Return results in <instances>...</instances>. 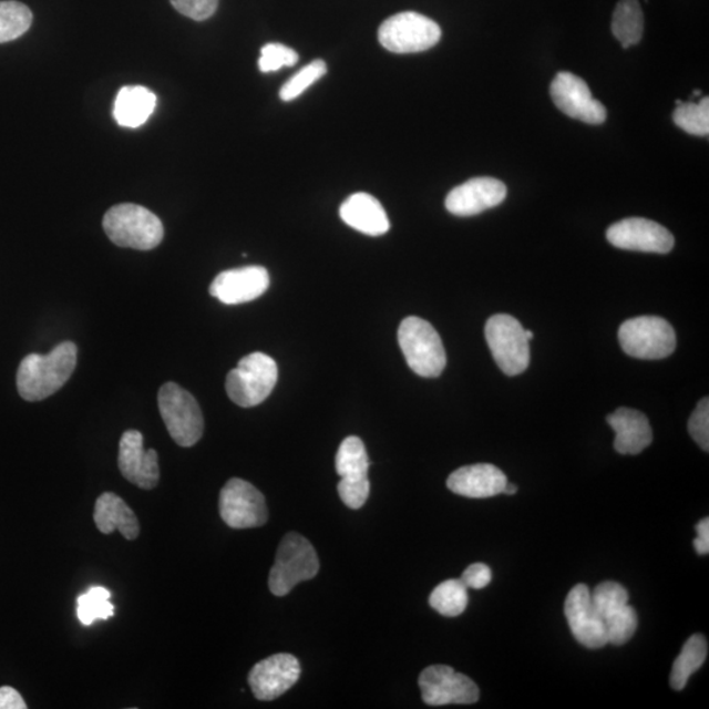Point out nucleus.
I'll use <instances>...</instances> for the list:
<instances>
[{"mask_svg": "<svg viewBox=\"0 0 709 709\" xmlns=\"http://www.w3.org/2000/svg\"><path fill=\"white\" fill-rule=\"evenodd\" d=\"M174 9L182 16L196 21L207 20L215 16L218 0H169Z\"/></svg>", "mask_w": 709, "mask_h": 709, "instance_id": "nucleus-36", "label": "nucleus"}, {"mask_svg": "<svg viewBox=\"0 0 709 709\" xmlns=\"http://www.w3.org/2000/svg\"><path fill=\"white\" fill-rule=\"evenodd\" d=\"M326 73H328V65H326L325 61L316 60L309 63V65L302 68L299 73L295 74L284 84L280 90L281 101H295L296 97H299L305 91L321 80Z\"/></svg>", "mask_w": 709, "mask_h": 709, "instance_id": "nucleus-32", "label": "nucleus"}, {"mask_svg": "<svg viewBox=\"0 0 709 709\" xmlns=\"http://www.w3.org/2000/svg\"><path fill=\"white\" fill-rule=\"evenodd\" d=\"M371 484L368 479L364 480H346L342 479L338 484V493L340 500L347 507L358 510L366 505L368 496H370Z\"/></svg>", "mask_w": 709, "mask_h": 709, "instance_id": "nucleus-34", "label": "nucleus"}, {"mask_svg": "<svg viewBox=\"0 0 709 709\" xmlns=\"http://www.w3.org/2000/svg\"><path fill=\"white\" fill-rule=\"evenodd\" d=\"M608 243L621 250L668 254L676 239L672 234L647 218L630 217L609 226Z\"/></svg>", "mask_w": 709, "mask_h": 709, "instance_id": "nucleus-14", "label": "nucleus"}, {"mask_svg": "<svg viewBox=\"0 0 709 709\" xmlns=\"http://www.w3.org/2000/svg\"><path fill=\"white\" fill-rule=\"evenodd\" d=\"M76 360L78 349L73 342H63L48 354H28L18 370L19 394L30 402L48 399L70 380Z\"/></svg>", "mask_w": 709, "mask_h": 709, "instance_id": "nucleus-1", "label": "nucleus"}, {"mask_svg": "<svg viewBox=\"0 0 709 709\" xmlns=\"http://www.w3.org/2000/svg\"><path fill=\"white\" fill-rule=\"evenodd\" d=\"M297 61H299V54L294 49L273 42L261 48L259 70L261 73H274L282 68L295 66Z\"/></svg>", "mask_w": 709, "mask_h": 709, "instance_id": "nucleus-33", "label": "nucleus"}, {"mask_svg": "<svg viewBox=\"0 0 709 709\" xmlns=\"http://www.w3.org/2000/svg\"><path fill=\"white\" fill-rule=\"evenodd\" d=\"M158 405L169 436L181 446H193L204 432V417L195 397L186 389L167 382L160 390Z\"/></svg>", "mask_w": 709, "mask_h": 709, "instance_id": "nucleus-7", "label": "nucleus"}, {"mask_svg": "<svg viewBox=\"0 0 709 709\" xmlns=\"http://www.w3.org/2000/svg\"><path fill=\"white\" fill-rule=\"evenodd\" d=\"M507 188L494 177H474L453 188L445 198V208L453 216L471 217L494 207L505 201Z\"/></svg>", "mask_w": 709, "mask_h": 709, "instance_id": "nucleus-19", "label": "nucleus"}, {"mask_svg": "<svg viewBox=\"0 0 709 709\" xmlns=\"http://www.w3.org/2000/svg\"><path fill=\"white\" fill-rule=\"evenodd\" d=\"M689 432L701 450H709V401L706 399L698 403L689 421Z\"/></svg>", "mask_w": 709, "mask_h": 709, "instance_id": "nucleus-35", "label": "nucleus"}, {"mask_svg": "<svg viewBox=\"0 0 709 709\" xmlns=\"http://www.w3.org/2000/svg\"><path fill=\"white\" fill-rule=\"evenodd\" d=\"M607 422L615 431V450L621 455H638L654 442L648 417L641 411L619 408Z\"/></svg>", "mask_w": 709, "mask_h": 709, "instance_id": "nucleus-21", "label": "nucleus"}, {"mask_svg": "<svg viewBox=\"0 0 709 709\" xmlns=\"http://www.w3.org/2000/svg\"><path fill=\"white\" fill-rule=\"evenodd\" d=\"M429 602L436 613L446 616V618H456L465 612L470 597H467V588L461 583V579H449L434 588Z\"/></svg>", "mask_w": 709, "mask_h": 709, "instance_id": "nucleus-28", "label": "nucleus"}, {"mask_svg": "<svg viewBox=\"0 0 709 709\" xmlns=\"http://www.w3.org/2000/svg\"><path fill=\"white\" fill-rule=\"evenodd\" d=\"M619 342L629 357L658 360L668 358L676 351L677 337L666 319L643 316L628 319L620 326Z\"/></svg>", "mask_w": 709, "mask_h": 709, "instance_id": "nucleus-6", "label": "nucleus"}, {"mask_svg": "<svg viewBox=\"0 0 709 709\" xmlns=\"http://www.w3.org/2000/svg\"><path fill=\"white\" fill-rule=\"evenodd\" d=\"M157 104L154 92L142 86H126L119 91L113 116L119 125L138 127L153 115Z\"/></svg>", "mask_w": 709, "mask_h": 709, "instance_id": "nucleus-24", "label": "nucleus"}, {"mask_svg": "<svg viewBox=\"0 0 709 709\" xmlns=\"http://www.w3.org/2000/svg\"><path fill=\"white\" fill-rule=\"evenodd\" d=\"M32 12L23 3L16 0L0 2V44L13 41L30 30Z\"/></svg>", "mask_w": 709, "mask_h": 709, "instance_id": "nucleus-30", "label": "nucleus"}, {"mask_svg": "<svg viewBox=\"0 0 709 709\" xmlns=\"http://www.w3.org/2000/svg\"><path fill=\"white\" fill-rule=\"evenodd\" d=\"M94 521L104 535L120 531L126 541H136L140 523L133 510L115 493H104L95 503Z\"/></svg>", "mask_w": 709, "mask_h": 709, "instance_id": "nucleus-23", "label": "nucleus"}, {"mask_svg": "<svg viewBox=\"0 0 709 709\" xmlns=\"http://www.w3.org/2000/svg\"><path fill=\"white\" fill-rule=\"evenodd\" d=\"M485 337L493 359L501 371L507 376H517L530 366V340L526 330L517 319L508 315H495L489 318Z\"/></svg>", "mask_w": 709, "mask_h": 709, "instance_id": "nucleus-9", "label": "nucleus"}, {"mask_svg": "<svg viewBox=\"0 0 709 709\" xmlns=\"http://www.w3.org/2000/svg\"><path fill=\"white\" fill-rule=\"evenodd\" d=\"M111 595V592L105 587L95 586L78 597L76 614L83 626H91L96 620L112 618L115 614V607L110 600Z\"/></svg>", "mask_w": 709, "mask_h": 709, "instance_id": "nucleus-29", "label": "nucleus"}, {"mask_svg": "<svg viewBox=\"0 0 709 709\" xmlns=\"http://www.w3.org/2000/svg\"><path fill=\"white\" fill-rule=\"evenodd\" d=\"M399 343L411 371L421 378H438L446 366V354L434 326L420 317L403 319Z\"/></svg>", "mask_w": 709, "mask_h": 709, "instance_id": "nucleus-4", "label": "nucleus"}, {"mask_svg": "<svg viewBox=\"0 0 709 709\" xmlns=\"http://www.w3.org/2000/svg\"><path fill=\"white\" fill-rule=\"evenodd\" d=\"M418 685L429 706L473 705L480 699L477 685L446 665L429 666L421 672Z\"/></svg>", "mask_w": 709, "mask_h": 709, "instance_id": "nucleus-12", "label": "nucleus"}, {"mask_svg": "<svg viewBox=\"0 0 709 709\" xmlns=\"http://www.w3.org/2000/svg\"><path fill=\"white\" fill-rule=\"evenodd\" d=\"M613 33L626 49L640 42L644 33V17L638 0H620L616 6Z\"/></svg>", "mask_w": 709, "mask_h": 709, "instance_id": "nucleus-26", "label": "nucleus"}, {"mask_svg": "<svg viewBox=\"0 0 709 709\" xmlns=\"http://www.w3.org/2000/svg\"><path fill=\"white\" fill-rule=\"evenodd\" d=\"M526 337L528 340L534 339V332H532L531 330H526Z\"/></svg>", "mask_w": 709, "mask_h": 709, "instance_id": "nucleus-41", "label": "nucleus"}, {"mask_svg": "<svg viewBox=\"0 0 709 709\" xmlns=\"http://www.w3.org/2000/svg\"><path fill=\"white\" fill-rule=\"evenodd\" d=\"M318 571L319 559L314 545L300 534L289 532L280 543L269 572V590L276 597H286L297 584L314 579Z\"/></svg>", "mask_w": 709, "mask_h": 709, "instance_id": "nucleus-3", "label": "nucleus"}, {"mask_svg": "<svg viewBox=\"0 0 709 709\" xmlns=\"http://www.w3.org/2000/svg\"><path fill=\"white\" fill-rule=\"evenodd\" d=\"M672 120L686 133L692 134V136L708 137L709 99H700L699 103H680L674 111Z\"/></svg>", "mask_w": 709, "mask_h": 709, "instance_id": "nucleus-31", "label": "nucleus"}, {"mask_svg": "<svg viewBox=\"0 0 709 709\" xmlns=\"http://www.w3.org/2000/svg\"><path fill=\"white\" fill-rule=\"evenodd\" d=\"M698 537L693 541V547L699 555L705 556L709 553V520L700 521L697 526Z\"/></svg>", "mask_w": 709, "mask_h": 709, "instance_id": "nucleus-39", "label": "nucleus"}, {"mask_svg": "<svg viewBox=\"0 0 709 709\" xmlns=\"http://www.w3.org/2000/svg\"><path fill=\"white\" fill-rule=\"evenodd\" d=\"M119 467L125 480L145 491L158 485V453L144 449V436L137 430H127L120 439Z\"/></svg>", "mask_w": 709, "mask_h": 709, "instance_id": "nucleus-17", "label": "nucleus"}, {"mask_svg": "<svg viewBox=\"0 0 709 709\" xmlns=\"http://www.w3.org/2000/svg\"><path fill=\"white\" fill-rule=\"evenodd\" d=\"M300 674L301 666L295 656L274 655L254 666L248 674V685L258 700H275L292 689Z\"/></svg>", "mask_w": 709, "mask_h": 709, "instance_id": "nucleus-16", "label": "nucleus"}, {"mask_svg": "<svg viewBox=\"0 0 709 709\" xmlns=\"http://www.w3.org/2000/svg\"><path fill=\"white\" fill-rule=\"evenodd\" d=\"M627 588L618 583H603L592 592V602L605 623L608 644H627L634 637L638 627L636 609L629 606Z\"/></svg>", "mask_w": 709, "mask_h": 709, "instance_id": "nucleus-10", "label": "nucleus"}, {"mask_svg": "<svg viewBox=\"0 0 709 709\" xmlns=\"http://www.w3.org/2000/svg\"><path fill=\"white\" fill-rule=\"evenodd\" d=\"M368 467H370V459H368L364 443L358 436L346 438L339 445L336 458V470L340 479H368Z\"/></svg>", "mask_w": 709, "mask_h": 709, "instance_id": "nucleus-27", "label": "nucleus"}, {"mask_svg": "<svg viewBox=\"0 0 709 709\" xmlns=\"http://www.w3.org/2000/svg\"><path fill=\"white\" fill-rule=\"evenodd\" d=\"M493 573L491 567L485 564H473L467 566L463 576H461V583L466 588H474V590H481L492 583Z\"/></svg>", "mask_w": 709, "mask_h": 709, "instance_id": "nucleus-37", "label": "nucleus"}, {"mask_svg": "<svg viewBox=\"0 0 709 709\" xmlns=\"http://www.w3.org/2000/svg\"><path fill=\"white\" fill-rule=\"evenodd\" d=\"M276 361L264 352H254L239 360L226 378V393L240 408L260 405L278 382Z\"/></svg>", "mask_w": 709, "mask_h": 709, "instance_id": "nucleus-5", "label": "nucleus"}, {"mask_svg": "<svg viewBox=\"0 0 709 709\" xmlns=\"http://www.w3.org/2000/svg\"><path fill=\"white\" fill-rule=\"evenodd\" d=\"M517 492V487L514 484H510V482H507L505 489H503V493L507 494V495H514Z\"/></svg>", "mask_w": 709, "mask_h": 709, "instance_id": "nucleus-40", "label": "nucleus"}, {"mask_svg": "<svg viewBox=\"0 0 709 709\" xmlns=\"http://www.w3.org/2000/svg\"><path fill=\"white\" fill-rule=\"evenodd\" d=\"M269 274L265 267L247 266L218 274L209 287L210 296L225 305L257 300L269 288Z\"/></svg>", "mask_w": 709, "mask_h": 709, "instance_id": "nucleus-18", "label": "nucleus"}, {"mask_svg": "<svg viewBox=\"0 0 709 709\" xmlns=\"http://www.w3.org/2000/svg\"><path fill=\"white\" fill-rule=\"evenodd\" d=\"M219 515L226 526L236 530L257 528L268 521L265 495L250 482L232 479L219 493Z\"/></svg>", "mask_w": 709, "mask_h": 709, "instance_id": "nucleus-11", "label": "nucleus"}, {"mask_svg": "<svg viewBox=\"0 0 709 709\" xmlns=\"http://www.w3.org/2000/svg\"><path fill=\"white\" fill-rule=\"evenodd\" d=\"M103 228L113 244L134 250H153L165 237L161 219L137 204L112 207L105 213Z\"/></svg>", "mask_w": 709, "mask_h": 709, "instance_id": "nucleus-2", "label": "nucleus"}, {"mask_svg": "<svg viewBox=\"0 0 709 709\" xmlns=\"http://www.w3.org/2000/svg\"><path fill=\"white\" fill-rule=\"evenodd\" d=\"M708 643L703 635L697 634L684 645L682 651L672 665L670 686L672 690L682 691L695 671L706 662Z\"/></svg>", "mask_w": 709, "mask_h": 709, "instance_id": "nucleus-25", "label": "nucleus"}, {"mask_svg": "<svg viewBox=\"0 0 709 709\" xmlns=\"http://www.w3.org/2000/svg\"><path fill=\"white\" fill-rule=\"evenodd\" d=\"M441 39V27L434 20L417 12L397 13L379 28L380 44L387 51L397 54L429 51Z\"/></svg>", "mask_w": 709, "mask_h": 709, "instance_id": "nucleus-8", "label": "nucleus"}, {"mask_svg": "<svg viewBox=\"0 0 709 709\" xmlns=\"http://www.w3.org/2000/svg\"><path fill=\"white\" fill-rule=\"evenodd\" d=\"M565 616L572 634L588 649H599L608 644L605 623L592 602V592L586 585L574 586L565 600Z\"/></svg>", "mask_w": 709, "mask_h": 709, "instance_id": "nucleus-15", "label": "nucleus"}, {"mask_svg": "<svg viewBox=\"0 0 709 709\" xmlns=\"http://www.w3.org/2000/svg\"><path fill=\"white\" fill-rule=\"evenodd\" d=\"M551 96L559 111L578 122L593 125L606 122L605 105L593 97L583 78L563 71L551 84Z\"/></svg>", "mask_w": 709, "mask_h": 709, "instance_id": "nucleus-13", "label": "nucleus"}, {"mask_svg": "<svg viewBox=\"0 0 709 709\" xmlns=\"http://www.w3.org/2000/svg\"><path fill=\"white\" fill-rule=\"evenodd\" d=\"M21 695L10 686L0 687V709H27Z\"/></svg>", "mask_w": 709, "mask_h": 709, "instance_id": "nucleus-38", "label": "nucleus"}, {"mask_svg": "<svg viewBox=\"0 0 709 709\" xmlns=\"http://www.w3.org/2000/svg\"><path fill=\"white\" fill-rule=\"evenodd\" d=\"M507 477L493 464H474L459 467L446 480L452 493L467 499H491L503 493Z\"/></svg>", "mask_w": 709, "mask_h": 709, "instance_id": "nucleus-20", "label": "nucleus"}, {"mask_svg": "<svg viewBox=\"0 0 709 709\" xmlns=\"http://www.w3.org/2000/svg\"><path fill=\"white\" fill-rule=\"evenodd\" d=\"M339 215L350 228L367 234V236H384L390 229L386 209L382 208L378 198L370 194L351 195L340 205Z\"/></svg>", "mask_w": 709, "mask_h": 709, "instance_id": "nucleus-22", "label": "nucleus"}]
</instances>
